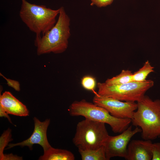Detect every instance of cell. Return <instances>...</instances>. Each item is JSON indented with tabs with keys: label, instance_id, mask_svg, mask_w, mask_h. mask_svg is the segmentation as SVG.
<instances>
[{
	"label": "cell",
	"instance_id": "8fae6325",
	"mask_svg": "<svg viewBox=\"0 0 160 160\" xmlns=\"http://www.w3.org/2000/svg\"><path fill=\"white\" fill-rule=\"evenodd\" d=\"M151 140H133L129 143L125 159L127 160H151L152 153Z\"/></svg>",
	"mask_w": 160,
	"mask_h": 160
},
{
	"label": "cell",
	"instance_id": "44dd1931",
	"mask_svg": "<svg viewBox=\"0 0 160 160\" xmlns=\"http://www.w3.org/2000/svg\"><path fill=\"white\" fill-rule=\"evenodd\" d=\"M22 157L14 155L12 154H4L2 160H22Z\"/></svg>",
	"mask_w": 160,
	"mask_h": 160
},
{
	"label": "cell",
	"instance_id": "9c48e42d",
	"mask_svg": "<svg viewBox=\"0 0 160 160\" xmlns=\"http://www.w3.org/2000/svg\"><path fill=\"white\" fill-rule=\"evenodd\" d=\"M34 127L33 131L31 135L27 139L22 142L9 144L8 145L7 149H9L17 146L21 147L27 146L31 150H32V146L35 144L40 145L44 151L48 149L51 147L47 137V132L50 124V120L47 119L43 121H41L38 118H33Z\"/></svg>",
	"mask_w": 160,
	"mask_h": 160
},
{
	"label": "cell",
	"instance_id": "ba28073f",
	"mask_svg": "<svg viewBox=\"0 0 160 160\" xmlns=\"http://www.w3.org/2000/svg\"><path fill=\"white\" fill-rule=\"evenodd\" d=\"M141 132V129L139 127H136L132 129L131 125L118 135H109L103 145L107 160L115 157L125 158L128 145L131 138L136 134Z\"/></svg>",
	"mask_w": 160,
	"mask_h": 160
},
{
	"label": "cell",
	"instance_id": "5b68a950",
	"mask_svg": "<svg viewBox=\"0 0 160 160\" xmlns=\"http://www.w3.org/2000/svg\"><path fill=\"white\" fill-rule=\"evenodd\" d=\"M109 135L105 124L85 118L77 123L72 140L78 150L95 149L103 146Z\"/></svg>",
	"mask_w": 160,
	"mask_h": 160
},
{
	"label": "cell",
	"instance_id": "ffe728a7",
	"mask_svg": "<svg viewBox=\"0 0 160 160\" xmlns=\"http://www.w3.org/2000/svg\"><path fill=\"white\" fill-rule=\"evenodd\" d=\"M0 74L7 80V84L9 86L13 88L17 91H19L20 90V84L18 81L9 79H7L3 76L1 74Z\"/></svg>",
	"mask_w": 160,
	"mask_h": 160
},
{
	"label": "cell",
	"instance_id": "30bf717a",
	"mask_svg": "<svg viewBox=\"0 0 160 160\" xmlns=\"http://www.w3.org/2000/svg\"><path fill=\"white\" fill-rule=\"evenodd\" d=\"M0 110L8 114L20 116H26L29 114L26 106L8 91L0 95Z\"/></svg>",
	"mask_w": 160,
	"mask_h": 160
},
{
	"label": "cell",
	"instance_id": "2e32d148",
	"mask_svg": "<svg viewBox=\"0 0 160 160\" xmlns=\"http://www.w3.org/2000/svg\"><path fill=\"white\" fill-rule=\"evenodd\" d=\"M81 84L84 89L96 92L95 89L97 83L95 78L93 76L87 75L84 76L81 80Z\"/></svg>",
	"mask_w": 160,
	"mask_h": 160
},
{
	"label": "cell",
	"instance_id": "277c9868",
	"mask_svg": "<svg viewBox=\"0 0 160 160\" xmlns=\"http://www.w3.org/2000/svg\"><path fill=\"white\" fill-rule=\"evenodd\" d=\"M73 116H81L85 118L108 124L114 133H121L126 129L131 122L129 119H120L112 116L105 109L85 100L73 102L68 109Z\"/></svg>",
	"mask_w": 160,
	"mask_h": 160
},
{
	"label": "cell",
	"instance_id": "d6986e66",
	"mask_svg": "<svg viewBox=\"0 0 160 160\" xmlns=\"http://www.w3.org/2000/svg\"><path fill=\"white\" fill-rule=\"evenodd\" d=\"M113 0H91V5H95L98 7H101L110 5Z\"/></svg>",
	"mask_w": 160,
	"mask_h": 160
},
{
	"label": "cell",
	"instance_id": "ac0fdd59",
	"mask_svg": "<svg viewBox=\"0 0 160 160\" xmlns=\"http://www.w3.org/2000/svg\"><path fill=\"white\" fill-rule=\"evenodd\" d=\"M150 146L153 155L152 160H160V143L151 142Z\"/></svg>",
	"mask_w": 160,
	"mask_h": 160
},
{
	"label": "cell",
	"instance_id": "9a60e30c",
	"mask_svg": "<svg viewBox=\"0 0 160 160\" xmlns=\"http://www.w3.org/2000/svg\"><path fill=\"white\" fill-rule=\"evenodd\" d=\"M153 68L154 67L151 66L149 61H146L142 68L133 73L132 81L137 82L145 81L148 75L154 71Z\"/></svg>",
	"mask_w": 160,
	"mask_h": 160
},
{
	"label": "cell",
	"instance_id": "6da1fadb",
	"mask_svg": "<svg viewBox=\"0 0 160 160\" xmlns=\"http://www.w3.org/2000/svg\"><path fill=\"white\" fill-rule=\"evenodd\" d=\"M60 8L58 19L54 26L43 35H36L34 45L39 55L61 53L68 47L71 36L70 18L63 7Z\"/></svg>",
	"mask_w": 160,
	"mask_h": 160
},
{
	"label": "cell",
	"instance_id": "4fadbf2b",
	"mask_svg": "<svg viewBox=\"0 0 160 160\" xmlns=\"http://www.w3.org/2000/svg\"><path fill=\"white\" fill-rule=\"evenodd\" d=\"M82 160H107L104 146L97 149L78 150Z\"/></svg>",
	"mask_w": 160,
	"mask_h": 160
},
{
	"label": "cell",
	"instance_id": "7a4b0ae2",
	"mask_svg": "<svg viewBox=\"0 0 160 160\" xmlns=\"http://www.w3.org/2000/svg\"><path fill=\"white\" fill-rule=\"evenodd\" d=\"M137 102V111L131 119L132 125L141 129L144 140L160 137V100H153L145 95Z\"/></svg>",
	"mask_w": 160,
	"mask_h": 160
},
{
	"label": "cell",
	"instance_id": "7c38bea8",
	"mask_svg": "<svg viewBox=\"0 0 160 160\" xmlns=\"http://www.w3.org/2000/svg\"><path fill=\"white\" fill-rule=\"evenodd\" d=\"M39 160H74L75 157L71 151L65 149L54 148L52 146L44 151Z\"/></svg>",
	"mask_w": 160,
	"mask_h": 160
},
{
	"label": "cell",
	"instance_id": "e0dca14e",
	"mask_svg": "<svg viewBox=\"0 0 160 160\" xmlns=\"http://www.w3.org/2000/svg\"><path fill=\"white\" fill-rule=\"evenodd\" d=\"M11 130L9 128L4 131L0 138V160H2L4 154V150L8 145L9 142L12 141Z\"/></svg>",
	"mask_w": 160,
	"mask_h": 160
},
{
	"label": "cell",
	"instance_id": "3957f363",
	"mask_svg": "<svg viewBox=\"0 0 160 160\" xmlns=\"http://www.w3.org/2000/svg\"><path fill=\"white\" fill-rule=\"evenodd\" d=\"M21 1L20 17L29 29L36 35H44L55 25L60 8L54 10L45 5L32 4L26 0Z\"/></svg>",
	"mask_w": 160,
	"mask_h": 160
},
{
	"label": "cell",
	"instance_id": "52a82bcc",
	"mask_svg": "<svg viewBox=\"0 0 160 160\" xmlns=\"http://www.w3.org/2000/svg\"><path fill=\"white\" fill-rule=\"evenodd\" d=\"M93 103L107 110L112 116L120 119H132L136 110L137 103L134 102L124 101L95 93Z\"/></svg>",
	"mask_w": 160,
	"mask_h": 160
},
{
	"label": "cell",
	"instance_id": "5bb4252c",
	"mask_svg": "<svg viewBox=\"0 0 160 160\" xmlns=\"http://www.w3.org/2000/svg\"><path fill=\"white\" fill-rule=\"evenodd\" d=\"M132 74L131 71L123 70L119 74L107 79L104 82L108 86L124 84L132 81Z\"/></svg>",
	"mask_w": 160,
	"mask_h": 160
},
{
	"label": "cell",
	"instance_id": "8992f818",
	"mask_svg": "<svg viewBox=\"0 0 160 160\" xmlns=\"http://www.w3.org/2000/svg\"><path fill=\"white\" fill-rule=\"evenodd\" d=\"M154 85L151 80L143 82L132 81L124 84L108 86L105 82H98V94L124 101L137 102L145 95L146 92Z\"/></svg>",
	"mask_w": 160,
	"mask_h": 160
}]
</instances>
